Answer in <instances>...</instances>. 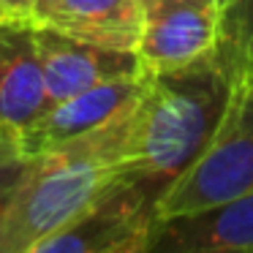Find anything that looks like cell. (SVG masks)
Instances as JSON below:
<instances>
[{
    "label": "cell",
    "mask_w": 253,
    "mask_h": 253,
    "mask_svg": "<svg viewBox=\"0 0 253 253\" xmlns=\"http://www.w3.org/2000/svg\"><path fill=\"white\" fill-rule=\"evenodd\" d=\"M14 155H25L22 153V139H19V131L3 126L0 123V161L3 158H14Z\"/></svg>",
    "instance_id": "5bb4252c"
},
{
    "label": "cell",
    "mask_w": 253,
    "mask_h": 253,
    "mask_svg": "<svg viewBox=\"0 0 253 253\" xmlns=\"http://www.w3.org/2000/svg\"><path fill=\"white\" fill-rule=\"evenodd\" d=\"M41 66L52 106L68 101L84 90L115 79H133L144 74L136 49H112L93 41L68 36L57 28L36 22Z\"/></svg>",
    "instance_id": "8992f818"
},
{
    "label": "cell",
    "mask_w": 253,
    "mask_h": 253,
    "mask_svg": "<svg viewBox=\"0 0 253 253\" xmlns=\"http://www.w3.org/2000/svg\"><path fill=\"white\" fill-rule=\"evenodd\" d=\"M30 161H33V155H14V158L0 161V223H3V215H6L25 171H28Z\"/></svg>",
    "instance_id": "7c38bea8"
},
{
    "label": "cell",
    "mask_w": 253,
    "mask_h": 253,
    "mask_svg": "<svg viewBox=\"0 0 253 253\" xmlns=\"http://www.w3.org/2000/svg\"><path fill=\"white\" fill-rule=\"evenodd\" d=\"M139 3H142V0H139Z\"/></svg>",
    "instance_id": "ac0fdd59"
},
{
    "label": "cell",
    "mask_w": 253,
    "mask_h": 253,
    "mask_svg": "<svg viewBox=\"0 0 253 253\" xmlns=\"http://www.w3.org/2000/svg\"><path fill=\"white\" fill-rule=\"evenodd\" d=\"M234 82L215 52L193 63L147 71V90L128 123V161L123 174L164 191L207 150Z\"/></svg>",
    "instance_id": "6da1fadb"
},
{
    "label": "cell",
    "mask_w": 253,
    "mask_h": 253,
    "mask_svg": "<svg viewBox=\"0 0 253 253\" xmlns=\"http://www.w3.org/2000/svg\"><path fill=\"white\" fill-rule=\"evenodd\" d=\"M147 90V71L133 79L104 82L68 101L55 104L33 128L19 133L25 155H41L52 147L95 131L117 117L128 115Z\"/></svg>",
    "instance_id": "9c48e42d"
},
{
    "label": "cell",
    "mask_w": 253,
    "mask_h": 253,
    "mask_svg": "<svg viewBox=\"0 0 253 253\" xmlns=\"http://www.w3.org/2000/svg\"><path fill=\"white\" fill-rule=\"evenodd\" d=\"M36 22L112 49H136L142 36L139 0H33Z\"/></svg>",
    "instance_id": "30bf717a"
},
{
    "label": "cell",
    "mask_w": 253,
    "mask_h": 253,
    "mask_svg": "<svg viewBox=\"0 0 253 253\" xmlns=\"http://www.w3.org/2000/svg\"><path fill=\"white\" fill-rule=\"evenodd\" d=\"M36 28L33 14L11 11L0 19V123L19 133L52 109Z\"/></svg>",
    "instance_id": "52a82bcc"
},
{
    "label": "cell",
    "mask_w": 253,
    "mask_h": 253,
    "mask_svg": "<svg viewBox=\"0 0 253 253\" xmlns=\"http://www.w3.org/2000/svg\"><path fill=\"white\" fill-rule=\"evenodd\" d=\"M248 191H253V84L240 82L207 150L164 191L158 215L196 212Z\"/></svg>",
    "instance_id": "3957f363"
},
{
    "label": "cell",
    "mask_w": 253,
    "mask_h": 253,
    "mask_svg": "<svg viewBox=\"0 0 253 253\" xmlns=\"http://www.w3.org/2000/svg\"><path fill=\"white\" fill-rule=\"evenodd\" d=\"M202 3H210V6H215L218 11H223V6H226V0H202Z\"/></svg>",
    "instance_id": "2e32d148"
},
{
    "label": "cell",
    "mask_w": 253,
    "mask_h": 253,
    "mask_svg": "<svg viewBox=\"0 0 253 253\" xmlns=\"http://www.w3.org/2000/svg\"><path fill=\"white\" fill-rule=\"evenodd\" d=\"M251 25H253V0H226L223 11H220V30H218L215 55L229 71V77L234 74V66L240 60V52H242V44H245Z\"/></svg>",
    "instance_id": "8fae6325"
},
{
    "label": "cell",
    "mask_w": 253,
    "mask_h": 253,
    "mask_svg": "<svg viewBox=\"0 0 253 253\" xmlns=\"http://www.w3.org/2000/svg\"><path fill=\"white\" fill-rule=\"evenodd\" d=\"M6 14H11V8H6V6H3V3H0V19L6 17Z\"/></svg>",
    "instance_id": "e0dca14e"
},
{
    "label": "cell",
    "mask_w": 253,
    "mask_h": 253,
    "mask_svg": "<svg viewBox=\"0 0 253 253\" xmlns=\"http://www.w3.org/2000/svg\"><path fill=\"white\" fill-rule=\"evenodd\" d=\"M0 3L11 11H22V14H30V6H33V0H0Z\"/></svg>",
    "instance_id": "9a60e30c"
},
{
    "label": "cell",
    "mask_w": 253,
    "mask_h": 253,
    "mask_svg": "<svg viewBox=\"0 0 253 253\" xmlns=\"http://www.w3.org/2000/svg\"><path fill=\"white\" fill-rule=\"evenodd\" d=\"M144 253H253V191L196 212L158 215Z\"/></svg>",
    "instance_id": "ba28073f"
},
{
    "label": "cell",
    "mask_w": 253,
    "mask_h": 253,
    "mask_svg": "<svg viewBox=\"0 0 253 253\" xmlns=\"http://www.w3.org/2000/svg\"><path fill=\"white\" fill-rule=\"evenodd\" d=\"M161 193L120 171L109 191L33 253H144Z\"/></svg>",
    "instance_id": "277c9868"
},
{
    "label": "cell",
    "mask_w": 253,
    "mask_h": 253,
    "mask_svg": "<svg viewBox=\"0 0 253 253\" xmlns=\"http://www.w3.org/2000/svg\"><path fill=\"white\" fill-rule=\"evenodd\" d=\"M131 112L33 155L0 223V253H33L109 191L128 161Z\"/></svg>",
    "instance_id": "7a4b0ae2"
},
{
    "label": "cell",
    "mask_w": 253,
    "mask_h": 253,
    "mask_svg": "<svg viewBox=\"0 0 253 253\" xmlns=\"http://www.w3.org/2000/svg\"><path fill=\"white\" fill-rule=\"evenodd\" d=\"M234 84L240 82H251L253 84V25L245 36V44H242V52H240V60L234 66V74H231Z\"/></svg>",
    "instance_id": "4fadbf2b"
},
{
    "label": "cell",
    "mask_w": 253,
    "mask_h": 253,
    "mask_svg": "<svg viewBox=\"0 0 253 253\" xmlns=\"http://www.w3.org/2000/svg\"><path fill=\"white\" fill-rule=\"evenodd\" d=\"M220 11L202 0H142L136 52L144 71H164L215 52Z\"/></svg>",
    "instance_id": "5b68a950"
}]
</instances>
